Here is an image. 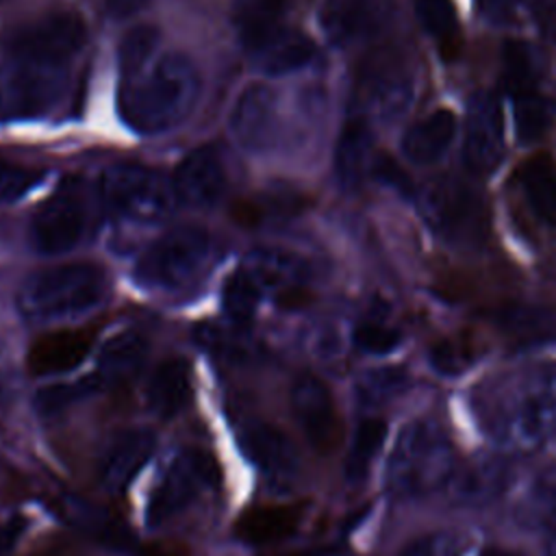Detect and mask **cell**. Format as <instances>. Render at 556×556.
<instances>
[{
	"label": "cell",
	"instance_id": "6da1fadb",
	"mask_svg": "<svg viewBox=\"0 0 556 556\" xmlns=\"http://www.w3.org/2000/svg\"><path fill=\"white\" fill-rule=\"evenodd\" d=\"M471 410L497 450H539L556 434V363H532L484 380Z\"/></svg>",
	"mask_w": 556,
	"mask_h": 556
},
{
	"label": "cell",
	"instance_id": "7a4b0ae2",
	"mask_svg": "<svg viewBox=\"0 0 556 556\" xmlns=\"http://www.w3.org/2000/svg\"><path fill=\"white\" fill-rule=\"evenodd\" d=\"M200 98V74L189 56L167 52L122 78L117 113L137 135H161L182 124Z\"/></svg>",
	"mask_w": 556,
	"mask_h": 556
},
{
	"label": "cell",
	"instance_id": "3957f363",
	"mask_svg": "<svg viewBox=\"0 0 556 556\" xmlns=\"http://www.w3.org/2000/svg\"><path fill=\"white\" fill-rule=\"evenodd\" d=\"M456 467L447 434L432 419L406 424L387 463V491L395 497H424L445 489Z\"/></svg>",
	"mask_w": 556,
	"mask_h": 556
},
{
	"label": "cell",
	"instance_id": "277c9868",
	"mask_svg": "<svg viewBox=\"0 0 556 556\" xmlns=\"http://www.w3.org/2000/svg\"><path fill=\"white\" fill-rule=\"evenodd\" d=\"M106 276L93 263H67L30 274L17 291V308L26 319L50 321L80 315L102 302Z\"/></svg>",
	"mask_w": 556,
	"mask_h": 556
},
{
	"label": "cell",
	"instance_id": "5b68a950",
	"mask_svg": "<svg viewBox=\"0 0 556 556\" xmlns=\"http://www.w3.org/2000/svg\"><path fill=\"white\" fill-rule=\"evenodd\" d=\"M70 91V63L7 56L0 63V124L39 119Z\"/></svg>",
	"mask_w": 556,
	"mask_h": 556
},
{
	"label": "cell",
	"instance_id": "8992f818",
	"mask_svg": "<svg viewBox=\"0 0 556 556\" xmlns=\"http://www.w3.org/2000/svg\"><path fill=\"white\" fill-rule=\"evenodd\" d=\"M211 239L198 226H176L152 241L135 263V280L152 291H182L208 267Z\"/></svg>",
	"mask_w": 556,
	"mask_h": 556
},
{
	"label": "cell",
	"instance_id": "52a82bcc",
	"mask_svg": "<svg viewBox=\"0 0 556 556\" xmlns=\"http://www.w3.org/2000/svg\"><path fill=\"white\" fill-rule=\"evenodd\" d=\"M100 198L115 215L143 224L167 217L178 202L174 182L141 165L109 167L100 180Z\"/></svg>",
	"mask_w": 556,
	"mask_h": 556
},
{
	"label": "cell",
	"instance_id": "ba28073f",
	"mask_svg": "<svg viewBox=\"0 0 556 556\" xmlns=\"http://www.w3.org/2000/svg\"><path fill=\"white\" fill-rule=\"evenodd\" d=\"M219 465L204 450H182L161 471L146 504V523L159 528L187 510L195 497L217 484Z\"/></svg>",
	"mask_w": 556,
	"mask_h": 556
},
{
	"label": "cell",
	"instance_id": "9c48e42d",
	"mask_svg": "<svg viewBox=\"0 0 556 556\" xmlns=\"http://www.w3.org/2000/svg\"><path fill=\"white\" fill-rule=\"evenodd\" d=\"M89 198L78 178H65L35 211L28 239L41 254H63L76 248L89 228Z\"/></svg>",
	"mask_w": 556,
	"mask_h": 556
},
{
	"label": "cell",
	"instance_id": "30bf717a",
	"mask_svg": "<svg viewBox=\"0 0 556 556\" xmlns=\"http://www.w3.org/2000/svg\"><path fill=\"white\" fill-rule=\"evenodd\" d=\"M421 208L441 237L454 243H476L486 232V208L476 189L458 178L432 180L421 195Z\"/></svg>",
	"mask_w": 556,
	"mask_h": 556
},
{
	"label": "cell",
	"instance_id": "8fae6325",
	"mask_svg": "<svg viewBox=\"0 0 556 556\" xmlns=\"http://www.w3.org/2000/svg\"><path fill=\"white\" fill-rule=\"evenodd\" d=\"M87 41V26L78 13L52 11L15 28L7 41V56H30L70 63Z\"/></svg>",
	"mask_w": 556,
	"mask_h": 556
},
{
	"label": "cell",
	"instance_id": "7c38bea8",
	"mask_svg": "<svg viewBox=\"0 0 556 556\" xmlns=\"http://www.w3.org/2000/svg\"><path fill=\"white\" fill-rule=\"evenodd\" d=\"M291 410L308 445L319 454H330L341 443V417L334 397L324 380L302 374L291 387Z\"/></svg>",
	"mask_w": 556,
	"mask_h": 556
},
{
	"label": "cell",
	"instance_id": "4fadbf2b",
	"mask_svg": "<svg viewBox=\"0 0 556 556\" xmlns=\"http://www.w3.org/2000/svg\"><path fill=\"white\" fill-rule=\"evenodd\" d=\"M391 13V0H321L319 24L332 46L345 48L382 33Z\"/></svg>",
	"mask_w": 556,
	"mask_h": 556
},
{
	"label": "cell",
	"instance_id": "5bb4252c",
	"mask_svg": "<svg viewBox=\"0 0 556 556\" xmlns=\"http://www.w3.org/2000/svg\"><path fill=\"white\" fill-rule=\"evenodd\" d=\"M463 156L473 174H491L504 156L502 109L491 93L478 91L467 104Z\"/></svg>",
	"mask_w": 556,
	"mask_h": 556
},
{
	"label": "cell",
	"instance_id": "9a60e30c",
	"mask_svg": "<svg viewBox=\"0 0 556 556\" xmlns=\"http://www.w3.org/2000/svg\"><path fill=\"white\" fill-rule=\"evenodd\" d=\"M230 130L243 150H267L278 132V93L267 83L248 85L232 106Z\"/></svg>",
	"mask_w": 556,
	"mask_h": 556
},
{
	"label": "cell",
	"instance_id": "2e32d148",
	"mask_svg": "<svg viewBox=\"0 0 556 556\" xmlns=\"http://www.w3.org/2000/svg\"><path fill=\"white\" fill-rule=\"evenodd\" d=\"M154 447L156 437L150 428L139 426L117 432L100 458L98 478L102 489L113 495L124 493L150 460Z\"/></svg>",
	"mask_w": 556,
	"mask_h": 556
},
{
	"label": "cell",
	"instance_id": "e0dca14e",
	"mask_svg": "<svg viewBox=\"0 0 556 556\" xmlns=\"http://www.w3.org/2000/svg\"><path fill=\"white\" fill-rule=\"evenodd\" d=\"M174 191L178 202L206 208L219 200L226 189V167L213 146L191 150L174 172Z\"/></svg>",
	"mask_w": 556,
	"mask_h": 556
},
{
	"label": "cell",
	"instance_id": "ac0fdd59",
	"mask_svg": "<svg viewBox=\"0 0 556 556\" xmlns=\"http://www.w3.org/2000/svg\"><path fill=\"white\" fill-rule=\"evenodd\" d=\"M508 465L497 456H476L456 465L445 491L454 504L484 506L502 495L508 484Z\"/></svg>",
	"mask_w": 556,
	"mask_h": 556
},
{
	"label": "cell",
	"instance_id": "d6986e66",
	"mask_svg": "<svg viewBox=\"0 0 556 556\" xmlns=\"http://www.w3.org/2000/svg\"><path fill=\"white\" fill-rule=\"evenodd\" d=\"M241 447L261 473L287 482L298 471V454L291 439L267 421H252L241 430Z\"/></svg>",
	"mask_w": 556,
	"mask_h": 556
},
{
	"label": "cell",
	"instance_id": "ffe728a7",
	"mask_svg": "<svg viewBox=\"0 0 556 556\" xmlns=\"http://www.w3.org/2000/svg\"><path fill=\"white\" fill-rule=\"evenodd\" d=\"M93 341L96 334L89 328L48 332L28 348L26 367L33 376H56L72 371L87 358Z\"/></svg>",
	"mask_w": 556,
	"mask_h": 556
},
{
	"label": "cell",
	"instance_id": "44dd1931",
	"mask_svg": "<svg viewBox=\"0 0 556 556\" xmlns=\"http://www.w3.org/2000/svg\"><path fill=\"white\" fill-rule=\"evenodd\" d=\"M248 52L258 72H263L265 76H282L311 63L315 54V43L304 33L282 26L256 46H252Z\"/></svg>",
	"mask_w": 556,
	"mask_h": 556
},
{
	"label": "cell",
	"instance_id": "7402d4cb",
	"mask_svg": "<svg viewBox=\"0 0 556 556\" xmlns=\"http://www.w3.org/2000/svg\"><path fill=\"white\" fill-rule=\"evenodd\" d=\"M300 504H261L245 508L235 521V536L248 545H269L293 534L302 521Z\"/></svg>",
	"mask_w": 556,
	"mask_h": 556
},
{
	"label": "cell",
	"instance_id": "603a6c76",
	"mask_svg": "<svg viewBox=\"0 0 556 556\" xmlns=\"http://www.w3.org/2000/svg\"><path fill=\"white\" fill-rule=\"evenodd\" d=\"M193 395L191 367L185 358H167L163 361L150 376L146 387V404L148 408L163 417L172 419L182 408L189 406Z\"/></svg>",
	"mask_w": 556,
	"mask_h": 556
},
{
	"label": "cell",
	"instance_id": "cb8c5ba5",
	"mask_svg": "<svg viewBox=\"0 0 556 556\" xmlns=\"http://www.w3.org/2000/svg\"><path fill=\"white\" fill-rule=\"evenodd\" d=\"M148 354L146 337L137 330H124L111 337L98 354L96 380L100 387L128 382L139 374Z\"/></svg>",
	"mask_w": 556,
	"mask_h": 556
},
{
	"label": "cell",
	"instance_id": "d4e9b609",
	"mask_svg": "<svg viewBox=\"0 0 556 556\" xmlns=\"http://www.w3.org/2000/svg\"><path fill=\"white\" fill-rule=\"evenodd\" d=\"M369 165H374L371 132L361 117H352L343 126L334 150V174L339 185L348 191L361 187Z\"/></svg>",
	"mask_w": 556,
	"mask_h": 556
},
{
	"label": "cell",
	"instance_id": "484cf974",
	"mask_svg": "<svg viewBox=\"0 0 556 556\" xmlns=\"http://www.w3.org/2000/svg\"><path fill=\"white\" fill-rule=\"evenodd\" d=\"M456 135V117L450 109H439L410 126L402 139L404 154L417 163H434L452 143Z\"/></svg>",
	"mask_w": 556,
	"mask_h": 556
},
{
	"label": "cell",
	"instance_id": "4316f807",
	"mask_svg": "<svg viewBox=\"0 0 556 556\" xmlns=\"http://www.w3.org/2000/svg\"><path fill=\"white\" fill-rule=\"evenodd\" d=\"M291 0H232V26L250 50L278 28Z\"/></svg>",
	"mask_w": 556,
	"mask_h": 556
},
{
	"label": "cell",
	"instance_id": "83f0119b",
	"mask_svg": "<svg viewBox=\"0 0 556 556\" xmlns=\"http://www.w3.org/2000/svg\"><path fill=\"white\" fill-rule=\"evenodd\" d=\"M241 267L258 282L261 289H298V282L306 274V265L285 250H254Z\"/></svg>",
	"mask_w": 556,
	"mask_h": 556
},
{
	"label": "cell",
	"instance_id": "f1b7e54d",
	"mask_svg": "<svg viewBox=\"0 0 556 556\" xmlns=\"http://www.w3.org/2000/svg\"><path fill=\"white\" fill-rule=\"evenodd\" d=\"M521 187L532 211L556 226V163L547 154H534L523 163Z\"/></svg>",
	"mask_w": 556,
	"mask_h": 556
},
{
	"label": "cell",
	"instance_id": "f546056e",
	"mask_svg": "<svg viewBox=\"0 0 556 556\" xmlns=\"http://www.w3.org/2000/svg\"><path fill=\"white\" fill-rule=\"evenodd\" d=\"M497 324L504 332L519 341H545L556 337V315L539 306H504L497 313Z\"/></svg>",
	"mask_w": 556,
	"mask_h": 556
},
{
	"label": "cell",
	"instance_id": "4dcf8cb0",
	"mask_svg": "<svg viewBox=\"0 0 556 556\" xmlns=\"http://www.w3.org/2000/svg\"><path fill=\"white\" fill-rule=\"evenodd\" d=\"M384 437H387V424L382 419L378 417L361 419L352 437L350 452L345 456V478L350 482H361L367 476L374 458L378 456L384 443Z\"/></svg>",
	"mask_w": 556,
	"mask_h": 556
},
{
	"label": "cell",
	"instance_id": "1f68e13d",
	"mask_svg": "<svg viewBox=\"0 0 556 556\" xmlns=\"http://www.w3.org/2000/svg\"><path fill=\"white\" fill-rule=\"evenodd\" d=\"M549 119H552L549 102L536 89L513 96V122H515L517 139L521 143L539 141L545 135Z\"/></svg>",
	"mask_w": 556,
	"mask_h": 556
},
{
	"label": "cell",
	"instance_id": "d6a6232c",
	"mask_svg": "<svg viewBox=\"0 0 556 556\" xmlns=\"http://www.w3.org/2000/svg\"><path fill=\"white\" fill-rule=\"evenodd\" d=\"M261 295H263V289L258 287V282L243 267H239L224 282V291H222L224 313L232 324L243 326L254 317Z\"/></svg>",
	"mask_w": 556,
	"mask_h": 556
},
{
	"label": "cell",
	"instance_id": "836d02e7",
	"mask_svg": "<svg viewBox=\"0 0 556 556\" xmlns=\"http://www.w3.org/2000/svg\"><path fill=\"white\" fill-rule=\"evenodd\" d=\"M408 384L406 371L397 367H382L363 374L356 382V400L365 408H378L397 397Z\"/></svg>",
	"mask_w": 556,
	"mask_h": 556
},
{
	"label": "cell",
	"instance_id": "e575fe53",
	"mask_svg": "<svg viewBox=\"0 0 556 556\" xmlns=\"http://www.w3.org/2000/svg\"><path fill=\"white\" fill-rule=\"evenodd\" d=\"M502 80L510 98L536 89L534 54L523 41H506L502 48Z\"/></svg>",
	"mask_w": 556,
	"mask_h": 556
},
{
	"label": "cell",
	"instance_id": "d590c367",
	"mask_svg": "<svg viewBox=\"0 0 556 556\" xmlns=\"http://www.w3.org/2000/svg\"><path fill=\"white\" fill-rule=\"evenodd\" d=\"M159 30L150 24H139L122 37L117 52L122 78L141 72L152 61L154 50L159 46Z\"/></svg>",
	"mask_w": 556,
	"mask_h": 556
},
{
	"label": "cell",
	"instance_id": "8d00e7d4",
	"mask_svg": "<svg viewBox=\"0 0 556 556\" xmlns=\"http://www.w3.org/2000/svg\"><path fill=\"white\" fill-rule=\"evenodd\" d=\"M521 517L543 526L547 532L556 530V480L536 484L521 504Z\"/></svg>",
	"mask_w": 556,
	"mask_h": 556
},
{
	"label": "cell",
	"instance_id": "74e56055",
	"mask_svg": "<svg viewBox=\"0 0 556 556\" xmlns=\"http://www.w3.org/2000/svg\"><path fill=\"white\" fill-rule=\"evenodd\" d=\"M415 13L421 26L434 37H450L456 30V13L452 0H415Z\"/></svg>",
	"mask_w": 556,
	"mask_h": 556
},
{
	"label": "cell",
	"instance_id": "f35d334b",
	"mask_svg": "<svg viewBox=\"0 0 556 556\" xmlns=\"http://www.w3.org/2000/svg\"><path fill=\"white\" fill-rule=\"evenodd\" d=\"M400 341V332L380 321H363L354 328V343L367 354H387L395 350Z\"/></svg>",
	"mask_w": 556,
	"mask_h": 556
},
{
	"label": "cell",
	"instance_id": "ab89813d",
	"mask_svg": "<svg viewBox=\"0 0 556 556\" xmlns=\"http://www.w3.org/2000/svg\"><path fill=\"white\" fill-rule=\"evenodd\" d=\"M98 387L100 384H98L96 376L85 378L76 384H50L37 393V406L41 413H56V410L65 408L67 404L76 402L83 393L98 389Z\"/></svg>",
	"mask_w": 556,
	"mask_h": 556
},
{
	"label": "cell",
	"instance_id": "60d3db41",
	"mask_svg": "<svg viewBox=\"0 0 556 556\" xmlns=\"http://www.w3.org/2000/svg\"><path fill=\"white\" fill-rule=\"evenodd\" d=\"M41 180V172L0 161V202H13Z\"/></svg>",
	"mask_w": 556,
	"mask_h": 556
},
{
	"label": "cell",
	"instance_id": "b9f144b4",
	"mask_svg": "<svg viewBox=\"0 0 556 556\" xmlns=\"http://www.w3.org/2000/svg\"><path fill=\"white\" fill-rule=\"evenodd\" d=\"M463 547L458 536L450 532H432L413 541L402 556H460Z\"/></svg>",
	"mask_w": 556,
	"mask_h": 556
},
{
	"label": "cell",
	"instance_id": "7bdbcfd3",
	"mask_svg": "<svg viewBox=\"0 0 556 556\" xmlns=\"http://www.w3.org/2000/svg\"><path fill=\"white\" fill-rule=\"evenodd\" d=\"M371 167H374V174H376L382 182L393 185V187L400 189L402 193H408V191H410V180H408V176L397 167V163H395L393 159H389V156H378Z\"/></svg>",
	"mask_w": 556,
	"mask_h": 556
},
{
	"label": "cell",
	"instance_id": "ee69618b",
	"mask_svg": "<svg viewBox=\"0 0 556 556\" xmlns=\"http://www.w3.org/2000/svg\"><path fill=\"white\" fill-rule=\"evenodd\" d=\"M28 556H83V554L78 545H74L70 539H52L48 543H41Z\"/></svg>",
	"mask_w": 556,
	"mask_h": 556
},
{
	"label": "cell",
	"instance_id": "f6af8a7d",
	"mask_svg": "<svg viewBox=\"0 0 556 556\" xmlns=\"http://www.w3.org/2000/svg\"><path fill=\"white\" fill-rule=\"evenodd\" d=\"M150 0H106V13L115 20H126L141 11Z\"/></svg>",
	"mask_w": 556,
	"mask_h": 556
},
{
	"label": "cell",
	"instance_id": "bcb514c9",
	"mask_svg": "<svg viewBox=\"0 0 556 556\" xmlns=\"http://www.w3.org/2000/svg\"><path fill=\"white\" fill-rule=\"evenodd\" d=\"M24 523L22 521H0V554L9 552L13 547V543L17 541V536L22 534Z\"/></svg>",
	"mask_w": 556,
	"mask_h": 556
},
{
	"label": "cell",
	"instance_id": "7dc6e473",
	"mask_svg": "<svg viewBox=\"0 0 556 556\" xmlns=\"http://www.w3.org/2000/svg\"><path fill=\"white\" fill-rule=\"evenodd\" d=\"M545 556H556V530L547 532V541H545Z\"/></svg>",
	"mask_w": 556,
	"mask_h": 556
},
{
	"label": "cell",
	"instance_id": "c3c4849f",
	"mask_svg": "<svg viewBox=\"0 0 556 556\" xmlns=\"http://www.w3.org/2000/svg\"><path fill=\"white\" fill-rule=\"evenodd\" d=\"M484 556H517V554H508V552H500V549H491Z\"/></svg>",
	"mask_w": 556,
	"mask_h": 556
},
{
	"label": "cell",
	"instance_id": "681fc988",
	"mask_svg": "<svg viewBox=\"0 0 556 556\" xmlns=\"http://www.w3.org/2000/svg\"><path fill=\"white\" fill-rule=\"evenodd\" d=\"M278 556H308L304 552H289V554H278Z\"/></svg>",
	"mask_w": 556,
	"mask_h": 556
}]
</instances>
